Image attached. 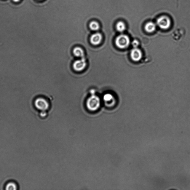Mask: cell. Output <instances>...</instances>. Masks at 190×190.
<instances>
[{"instance_id": "9a60e30c", "label": "cell", "mask_w": 190, "mask_h": 190, "mask_svg": "<svg viewBox=\"0 0 190 190\" xmlns=\"http://www.w3.org/2000/svg\"><path fill=\"white\" fill-rule=\"evenodd\" d=\"M47 113L45 111H41V112L40 113V116L41 117H45Z\"/></svg>"}, {"instance_id": "8992f818", "label": "cell", "mask_w": 190, "mask_h": 190, "mask_svg": "<svg viewBox=\"0 0 190 190\" xmlns=\"http://www.w3.org/2000/svg\"><path fill=\"white\" fill-rule=\"evenodd\" d=\"M130 55L132 60L136 62L139 61L142 57L141 51L137 48H134L132 50Z\"/></svg>"}, {"instance_id": "5bb4252c", "label": "cell", "mask_w": 190, "mask_h": 190, "mask_svg": "<svg viewBox=\"0 0 190 190\" xmlns=\"http://www.w3.org/2000/svg\"><path fill=\"white\" fill-rule=\"evenodd\" d=\"M138 45H139V42L136 40L133 41V42H132V45L134 48H137L138 46Z\"/></svg>"}, {"instance_id": "2e32d148", "label": "cell", "mask_w": 190, "mask_h": 190, "mask_svg": "<svg viewBox=\"0 0 190 190\" xmlns=\"http://www.w3.org/2000/svg\"><path fill=\"white\" fill-rule=\"evenodd\" d=\"M91 95H94V94H95V91H94V90H92L91 91Z\"/></svg>"}, {"instance_id": "5b68a950", "label": "cell", "mask_w": 190, "mask_h": 190, "mask_svg": "<svg viewBox=\"0 0 190 190\" xmlns=\"http://www.w3.org/2000/svg\"><path fill=\"white\" fill-rule=\"evenodd\" d=\"M87 66L86 60L82 57L80 60L75 61L73 64V67L75 70L81 71L84 69Z\"/></svg>"}, {"instance_id": "4fadbf2b", "label": "cell", "mask_w": 190, "mask_h": 190, "mask_svg": "<svg viewBox=\"0 0 190 190\" xmlns=\"http://www.w3.org/2000/svg\"><path fill=\"white\" fill-rule=\"evenodd\" d=\"M7 190H16L17 189V186L14 183L10 182L7 184L6 187Z\"/></svg>"}, {"instance_id": "277c9868", "label": "cell", "mask_w": 190, "mask_h": 190, "mask_svg": "<svg viewBox=\"0 0 190 190\" xmlns=\"http://www.w3.org/2000/svg\"><path fill=\"white\" fill-rule=\"evenodd\" d=\"M35 106L38 109L41 111H46L49 107V104L43 98H39L35 100Z\"/></svg>"}, {"instance_id": "52a82bcc", "label": "cell", "mask_w": 190, "mask_h": 190, "mask_svg": "<svg viewBox=\"0 0 190 190\" xmlns=\"http://www.w3.org/2000/svg\"><path fill=\"white\" fill-rule=\"evenodd\" d=\"M102 39V36L101 33H96L91 35L90 39V42L94 45H98L101 42Z\"/></svg>"}, {"instance_id": "7a4b0ae2", "label": "cell", "mask_w": 190, "mask_h": 190, "mask_svg": "<svg viewBox=\"0 0 190 190\" xmlns=\"http://www.w3.org/2000/svg\"><path fill=\"white\" fill-rule=\"evenodd\" d=\"M115 43L116 46L121 49H124L129 46L130 43L129 38L127 35H121L116 38Z\"/></svg>"}, {"instance_id": "ba28073f", "label": "cell", "mask_w": 190, "mask_h": 190, "mask_svg": "<svg viewBox=\"0 0 190 190\" xmlns=\"http://www.w3.org/2000/svg\"><path fill=\"white\" fill-rule=\"evenodd\" d=\"M156 25L152 22H149L147 23L145 26V29L147 32L151 33L155 30Z\"/></svg>"}, {"instance_id": "7c38bea8", "label": "cell", "mask_w": 190, "mask_h": 190, "mask_svg": "<svg viewBox=\"0 0 190 190\" xmlns=\"http://www.w3.org/2000/svg\"><path fill=\"white\" fill-rule=\"evenodd\" d=\"M103 100L106 102H110L114 100V97L111 94H106L104 95Z\"/></svg>"}, {"instance_id": "30bf717a", "label": "cell", "mask_w": 190, "mask_h": 190, "mask_svg": "<svg viewBox=\"0 0 190 190\" xmlns=\"http://www.w3.org/2000/svg\"><path fill=\"white\" fill-rule=\"evenodd\" d=\"M116 29L119 32H123L126 29L125 23L122 21L119 22L116 24Z\"/></svg>"}, {"instance_id": "6da1fadb", "label": "cell", "mask_w": 190, "mask_h": 190, "mask_svg": "<svg viewBox=\"0 0 190 190\" xmlns=\"http://www.w3.org/2000/svg\"><path fill=\"white\" fill-rule=\"evenodd\" d=\"M100 100L98 96L91 95L87 101V106L88 110L91 111H95L99 108Z\"/></svg>"}, {"instance_id": "e0dca14e", "label": "cell", "mask_w": 190, "mask_h": 190, "mask_svg": "<svg viewBox=\"0 0 190 190\" xmlns=\"http://www.w3.org/2000/svg\"><path fill=\"white\" fill-rule=\"evenodd\" d=\"M13 1H14L15 2H18L19 1H20V0H13Z\"/></svg>"}, {"instance_id": "9c48e42d", "label": "cell", "mask_w": 190, "mask_h": 190, "mask_svg": "<svg viewBox=\"0 0 190 190\" xmlns=\"http://www.w3.org/2000/svg\"><path fill=\"white\" fill-rule=\"evenodd\" d=\"M73 53L76 57H84V51L82 48L79 47H76L73 50Z\"/></svg>"}, {"instance_id": "3957f363", "label": "cell", "mask_w": 190, "mask_h": 190, "mask_svg": "<svg viewBox=\"0 0 190 190\" xmlns=\"http://www.w3.org/2000/svg\"><path fill=\"white\" fill-rule=\"evenodd\" d=\"M157 24L160 28L167 29L170 27L171 21L170 19L166 16H162L157 19Z\"/></svg>"}, {"instance_id": "8fae6325", "label": "cell", "mask_w": 190, "mask_h": 190, "mask_svg": "<svg viewBox=\"0 0 190 190\" xmlns=\"http://www.w3.org/2000/svg\"><path fill=\"white\" fill-rule=\"evenodd\" d=\"M89 26L90 28L94 31H98L100 28L99 23L95 21L91 22L90 23Z\"/></svg>"}]
</instances>
